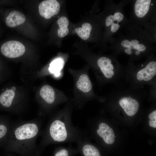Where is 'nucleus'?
Listing matches in <instances>:
<instances>
[{
  "label": "nucleus",
  "instance_id": "4",
  "mask_svg": "<svg viewBox=\"0 0 156 156\" xmlns=\"http://www.w3.org/2000/svg\"><path fill=\"white\" fill-rule=\"evenodd\" d=\"M60 4L56 0H47L42 1L38 6L40 15L49 19L58 14L60 10Z\"/></svg>",
  "mask_w": 156,
  "mask_h": 156
},
{
  "label": "nucleus",
  "instance_id": "6",
  "mask_svg": "<svg viewBox=\"0 0 156 156\" xmlns=\"http://www.w3.org/2000/svg\"><path fill=\"white\" fill-rule=\"evenodd\" d=\"M119 103L126 114L129 116L135 115L139 109L138 102L131 97L123 98L120 100Z\"/></svg>",
  "mask_w": 156,
  "mask_h": 156
},
{
  "label": "nucleus",
  "instance_id": "21",
  "mask_svg": "<svg viewBox=\"0 0 156 156\" xmlns=\"http://www.w3.org/2000/svg\"><path fill=\"white\" fill-rule=\"evenodd\" d=\"M113 16L114 21H117V23L122 21L124 18L123 14L119 12L116 13Z\"/></svg>",
  "mask_w": 156,
  "mask_h": 156
},
{
  "label": "nucleus",
  "instance_id": "8",
  "mask_svg": "<svg viewBox=\"0 0 156 156\" xmlns=\"http://www.w3.org/2000/svg\"><path fill=\"white\" fill-rule=\"evenodd\" d=\"M156 74V62L152 61L149 62L144 68L137 73L138 80L148 81L151 80Z\"/></svg>",
  "mask_w": 156,
  "mask_h": 156
},
{
  "label": "nucleus",
  "instance_id": "14",
  "mask_svg": "<svg viewBox=\"0 0 156 156\" xmlns=\"http://www.w3.org/2000/svg\"><path fill=\"white\" fill-rule=\"evenodd\" d=\"M15 92L12 89L8 90L0 96V103L4 107L8 108L12 105L15 96Z\"/></svg>",
  "mask_w": 156,
  "mask_h": 156
},
{
  "label": "nucleus",
  "instance_id": "12",
  "mask_svg": "<svg viewBox=\"0 0 156 156\" xmlns=\"http://www.w3.org/2000/svg\"><path fill=\"white\" fill-rule=\"evenodd\" d=\"M40 95L45 103L47 104L51 105L53 104L55 100V93L52 87L46 85L40 89Z\"/></svg>",
  "mask_w": 156,
  "mask_h": 156
},
{
  "label": "nucleus",
  "instance_id": "5",
  "mask_svg": "<svg viewBox=\"0 0 156 156\" xmlns=\"http://www.w3.org/2000/svg\"><path fill=\"white\" fill-rule=\"evenodd\" d=\"M97 135L106 144H113L115 141V134L113 129L104 122L99 124L96 130Z\"/></svg>",
  "mask_w": 156,
  "mask_h": 156
},
{
  "label": "nucleus",
  "instance_id": "23",
  "mask_svg": "<svg viewBox=\"0 0 156 156\" xmlns=\"http://www.w3.org/2000/svg\"><path fill=\"white\" fill-rule=\"evenodd\" d=\"M134 49L139 52H143L146 50V47L143 44L138 43L134 46Z\"/></svg>",
  "mask_w": 156,
  "mask_h": 156
},
{
  "label": "nucleus",
  "instance_id": "22",
  "mask_svg": "<svg viewBox=\"0 0 156 156\" xmlns=\"http://www.w3.org/2000/svg\"><path fill=\"white\" fill-rule=\"evenodd\" d=\"M114 16L110 15L107 17L105 20V24L108 27L114 23Z\"/></svg>",
  "mask_w": 156,
  "mask_h": 156
},
{
  "label": "nucleus",
  "instance_id": "32",
  "mask_svg": "<svg viewBox=\"0 0 156 156\" xmlns=\"http://www.w3.org/2000/svg\"><path fill=\"white\" fill-rule=\"evenodd\" d=\"M153 5V4H151V5Z\"/></svg>",
  "mask_w": 156,
  "mask_h": 156
},
{
  "label": "nucleus",
  "instance_id": "18",
  "mask_svg": "<svg viewBox=\"0 0 156 156\" xmlns=\"http://www.w3.org/2000/svg\"><path fill=\"white\" fill-rule=\"evenodd\" d=\"M12 128V127H11ZM11 128L9 129L8 127L3 124H0V139L3 138L7 134L9 135Z\"/></svg>",
  "mask_w": 156,
  "mask_h": 156
},
{
  "label": "nucleus",
  "instance_id": "31",
  "mask_svg": "<svg viewBox=\"0 0 156 156\" xmlns=\"http://www.w3.org/2000/svg\"><path fill=\"white\" fill-rule=\"evenodd\" d=\"M142 66H143V65H142Z\"/></svg>",
  "mask_w": 156,
  "mask_h": 156
},
{
  "label": "nucleus",
  "instance_id": "3",
  "mask_svg": "<svg viewBox=\"0 0 156 156\" xmlns=\"http://www.w3.org/2000/svg\"><path fill=\"white\" fill-rule=\"evenodd\" d=\"M25 51L24 45L21 42L16 40L7 41L1 46V51L6 57L15 58L23 55Z\"/></svg>",
  "mask_w": 156,
  "mask_h": 156
},
{
  "label": "nucleus",
  "instance_id": "19",
  "mask_svg": "<svg viewBox=\"0 0 156 156\" xmlns=\"http://www.w3.org/2000/svg\"><path fill=\"white\" fill-rule=\"evenodd\" d=\"M150 119L149 124L150 126L154 128H156V110H154L148 116Z\"/></svg>",
  "mask_w": 156,
  "mask_h": 156
},
{
  "label": "nucleus",
  "instance_id": "29",
  "mask_svg": "<svg viewBox=\"0 0 156 156\" xmlns=\"http://www.w3.org/2000/svg\"><path fill=\"white\" fill-rule=\"evenodd\" d=\"M140 53L139 51H137L136 52H135V54L136 55H139Z\"/></svg>",
  "mask_w": 156,
  "mask_h": 156
},
{
  "label": "nucleus",
  "instance_id": "26",
  "mask_svg": "<svg viewBox=\"0 0 156 156\" xmlns=\"http://www.w3.org/2000/svg\"><path fill=\"white\" fill-rule=\"evenodd\" d=\"M139 41L137 40H132L130 41L131 45L130 49H134V47L135 45L139 43Z\"/></svg>",
  "mask_w": 156,
  "mask_h": 156
},
{
  "label": "nucleus",
  "instance_id": "11",
  "mask_svg": "<svg viewBox=\"0 0 156 156\" xmlns=\"http://www.w3.org/2000/svg\"><path fill=\"white\" fill-rule=\"evenodd\" d=\"M151 0H137L134 7L136 15L138 17H144L148 12L151 3Z\"/></svg>",
  "mask_w": 156,
  "mask_h": 156
},
{
  "label": "nucleus",
  "instance_id": "25",
  "mask_svg": "<svg viewBox=\"0 0 156 156\" xmlns=\"http://www.w3.org/2000/svg\"><path fill=\"white\" fill-rule=\"evenodd\" d=\"M121 44L122 46L127 48L130 49L131 46L130 41L127 40H125L122 41Z\"/></svg>",
  "mask_w": 156,
  "mask_h": 156
},
{
  "label": "nucleus",
  "instance_id": "17",
  "mask_svg": "<svg viewBox=\"0 0 156 156\" xmlns=\"http://www.w3.org/2000/svg\"><path fill=\"white\" fill-rule=\"evenodd\" d=\"M92 29L91 24L88 23H83L81 27L76 28L75 31L77 35L81 38L86 40L89 37Z\"/></svg>",
  "mask_w": 156,
  "mask_h": 156
},
{
  "label": "nucleus",
  "instance_id": "2",
  "mask_svg": "<svg viewBox=\"0 0 156 156\" xmlns=\"http://www.w3.org/2000/svg\"><path fill=\"white\" fill-rule=\"evenodd\" d=\"M41 125L40 119L22 121L12 125L8 140V150L21 156H31L41 151L36 144Z\"/></svg>",
  "mask_w": 156,
  "mask_h": 156
},
{
  "label": "nucleus",
  "instance_id": "1",
  "mask_svg": "<svg viewBox=\"0 0 156 156\" xmlns=\"http://www.w3.org/2000/svg\"><path fill=\"white\" fill-rule=\"evenodd\" d=\"M69 111L64 110L49 119L41 131L42 139L38 145L40 150L50 144L77 143L86 137V133L73 124Z\"/></svg>",
  "mask_w": 156,
  "mask_h": 156
},
{
  "label": "nucleus",
  "instance_id": "10",
  "mask_svg": "<svg viewBox=\"0 0 156 156\" xmlns=\"http://www.w3.org/2000/svg\"><path fill=\"white\" fill-rule=\"evenodd\" d=\"M112 61L109 58L102 57L99 58L97 62L98 66L100 68L102 72L105 77L107 78H112L114 75V69Z\"/></svg>",
  "mask_w": 156,
  "mask_h": 156
},
{
  "label": "nucleus",
  "instance_id": "13",
  "mask_svg": "<svg viewBox=\"0 0 156 156\" xmlns=\"http://www.w3.org/2000/svg\"><path fill=\"white\" fill-rule=\"evenodd\" d=\"M76 86L77 88L84 92L90 91L92 88V84L88 76L86 74L81 75L77 81Z\"/></svg>",
  "mask_w": 156,
  "mask_h": 156
},
{
  "label": "nucleus",
  "instance_id": "27",
  "mask_svg": "<svg viewBox=\"0 0 156 156\" xmlns=\"http://www.w3.org/2000/svg\"><path fill=\"white\" fill-rule=\"evenodd\" d=\"M125 52L128 54L130 55L132 53V51L131 49L129 48H127L125 50Z\"/></svg>",
  "mask_w": 156,
  "mask_h": 156
},
{
  "label": "nucleus",
  "instance_id": "30",
  "mask_svg": "<svg viewBox=\"0 0 156 156\" xmlns=\"http://www.w3.org/2000/svg\"><path fill=\"white\" fill-rule=\"evenodd\" d=\"M12 89L13 90H16V88H14V87H13L12 88Z\"/></svg>",
  "mask_w": 156,
  "mask_h": 156
},
{
  "label": "nucleus",
  "instance_id": "15",
  "mask_svg": "<svg viewBox=\"0 0 156 156\" xmlns=\"http://www.w3.org/2000/svg\"><path fill=\"white\" fill-rule=\"evenodd\" d=\"M57 23L60 27L57 30L58 36L60 38H63L68 33L69 29L68 28V20L67 17L62 16L58 19Z\"/></svg>",
  "mask_w": 156,
  "mask_h": 156
},
{
  "label": "nucleus",
  "instance_id": "20",
  "mask_svg": "<svg viewBox=\"0 0 156 156\" xmlns=\"http://www.w3.org/2000/svg\"><path fill=\"white\" fill-rule=\"evenodd\" d=\"M69 151L67 148H61L55 153L54 156H69Z\"/></svg>",
  "mask_w": 156,
  "mask_h": 156
},
{
  "label": "nucleus",
  "instance_id": "9",
  "mask_svg": "<svg viewBox=\"0 0 156 156\" xmlns=\"http://www.w3.org/2000/svg\"><path fill=\"white\" fill-rule=\"evenodd\" d=\"M26 17L23 13L17 10L12 11L5 20L6 25L9 27H14L23 23Z\"/></svg>",
  "mask_w": 156,
  "mask_h": 156
},
{
  "label": "nucleus",
  "instance_id": "7",
  "mask_svg": "<svg viewBox=\"0 0 156 156\" xmlns=\"http://www.w3.org/2000/svg\"><path fill=\"white\" fill-rule=\"evenodd\" d=\"M76 143L84 156H101L98 149L89 142L86 137Z\"/></svg>",
  "mask_w": 156,
  "mask_h": 156
},
{
  "label": "nucleus",
  "instance_id": "28",
  "mask_svg": "<svg viewBox=\"0 0 156 156\" xmlns=\"http://www.w3.org/2000/svg\"><path fill=\"white\" fill-rule=\"evenodd\" d=\"M41 151L40 152L37 154L31 156H40V153Z\"/></svg>",
  "mask_w": 156,
  "mask_h": 156
},
{
  "label": "nucleus",
  "instance_id": "24",
  "mask_svg": "<svg viewBox=\"0 0 156 156\" xmlns=\"http://www.w3.org/2000/svg\"><path fill=\"white\" fill-rule=\"evenodd\" d=\"M120 26L118 23H113L111 25V31L112 32L116 31L119 28Z\"/></svg>",
  "mask_w": 156,
  "mask_h": 156
},
{
  "label": "nucleus",
  "instance_id": "16",
  "mask_svg": "<svg viewBox=\"0 0 156 156\" xmlns=\"http://www.w3.org/2000/svg\"><path fill=\"white\" fill-rule=\"evenodd\" d=\"M64 62L61 58H57L50 64L49 68V71L54 74L56 77H58L61 74V71L63 68Z\"/></svg>",
  "mask_w": 156,
  "mask_h": 156
}]
</instances>
